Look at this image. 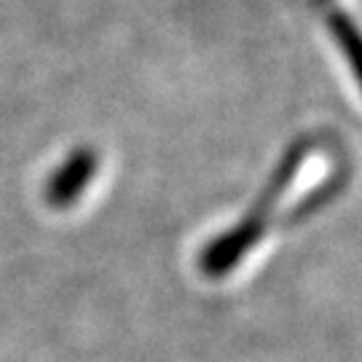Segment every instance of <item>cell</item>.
<instances>
[{
	"label": "cell",
	"mask_w": 362,
	"mask_h": 362,
	"mask_svg": "<svg viewBox=\"0 0 362 362\" xmlns=\"http://www.w3.org/2000/svg\"><path fill=\"white\" fill-rule=\"evenodd\" d=\"M311 153V143L309 140H296V143L287 148V153L282 156L279 167L274 169L272 180L266 182V188L260 191L258 202L250 207L245 218L233 226L231 231L220 233L215 242H209L199 258V266L204 276H212V279H220L231 272L233 266H239L242 258L252 250V245H258L260 236L266 233V226H269V218H272L276 202L285 196L287 185L293 182L306 156Z\"/></svg>",
	"instance_id": "6da1fadb"
},
{
	"label": "cell",
	"mask_w": 362,
	"mask_h": 362,
	"mask_svg": "<svg viewBox=\"0 0 362 362\" xmlns=\"http://www.w3.org/2000/svg\"><path fill=\"white\" fill-rule=\"evenodd\" d=\"M97 153L91 148H78L65 158V164L52 175L46 185V202L54 209H67L78 196L86 191L94 172H97Z\"/></svg>",
	"instance_id": "7a4b0ae2"
}]
</instances>
